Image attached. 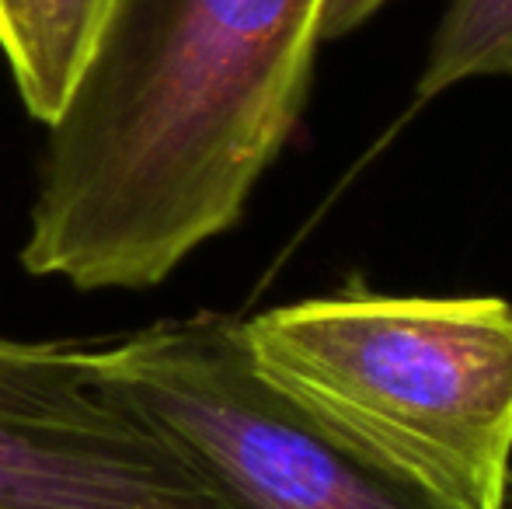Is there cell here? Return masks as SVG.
<instances>
[{"label": "cell", "mask_w": 512, "mask_h": 509, "mask_svg": "<svg viewBox=\"0 0 512 509\" xmlns=\"http://www.w3.org/2000/svg\"><path fill=\"white\" fill-rule=\"evenodd\" d=\"M324 0H112L46 129L21 262L147 290L241 220L307 102Z\"/></svg>", "instance_id": "6da1fadb"}, {"label": "cell", "mask_w": 512, "mask_h": 509, "mask_svg": "<svg viewBox=\"0 0 512 509\" xmlns=\"http://www.w3.org/2000/svg\"><path fill=\"white\" fill-rule=\"evenodd\" d=\"M255 363L380 464L460 509H506L512 304L363 286L244 318Z\"/></svg>", "instance_id": "7a4b0ae2"}, {"label": "cell", "mask_w": 512, "mask_h": 509, "mask_svg": "<svg viewBox=\"0 0 512 509\" xmlns=\"http://www.w3.org/2000/svg\"><path fill=\"white\" fill-rule=\"evenodd\" d=\"M91 370L213 485L230 509H460L380 464L255 363L244 318H164Z\"/></svg>", "instance_id": "3957f363"}, {"label": "cell", "mask_w": 512, "mask_h": 509, "mask_svg": "<svg viewBox=\"0 0 512 509\" xmlns=\"http://www.w3.org/2000/svg\"><path fill=\"white\" fill-rule=\"evenodd\" d=\"M0 509H230L91 370L84 342L0 335Z\"/></svg>", "instance_id": "277c9868"}, {"label": "cell", "mask_w": 512, "mask_h": 509, "mask_svg": "<svg viewBox=\"0 0 512 509\" xmlns=\"http://www.w3.org/2000/svg\"><path fill=\"white\" fill-rule=\"evenodd\" d=\"M112 0H0L4 53L28 116L53 123Z\"/></svg>", "instance_id": "5b68a950"}, {"label": "cell", "mask_w": 512, "mask_h": 509, "mask_svg": "<svg viewBox=\"0 0 512 509\" xmlns=\"http://www.w3.org/2000/svg\"><path fill=\"white\" fill-rule=\"evenodd\" d=\"M474 77H512V0H450L432 35L418 98Z\"/></svg>", "instance_id": "8992f818"}, {"label": "cell", "mask_w": 512, "mask_h": 509, "mask_svg": "<svg viewBox=\"0 0 512 509\" xmlns=\"http://www.w3.org/2000/svg\"><path fill=\"white\" fill-rule=\"evenodd\" d=\"M384 4L387 0H324L321 42L342 39V35L356 32V28L363 25V21H370Z\"/></svg>", "instance_id": "52a82bcc"}, {"label": "cell", "mask_w": 512, "mask_h": 509, "mask_svg": "<svg viewBox=\"0 0 512 509\" xmlns=\"http://www.w3.org/2000/svg\"><path fill=\"white\" fill-rule=\"evenodd\" d=\"M506 506H512V475H509V489H506Z\"/></svg>", "instance_id": "ba28073f"}]
</instances>
